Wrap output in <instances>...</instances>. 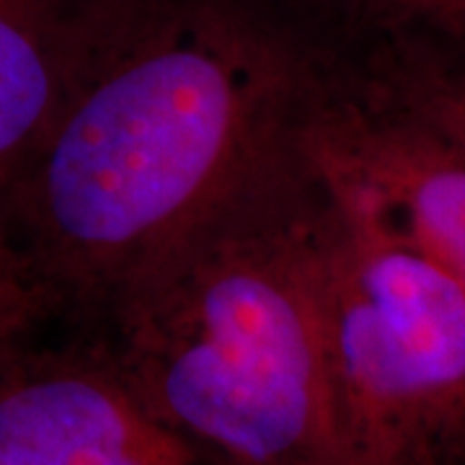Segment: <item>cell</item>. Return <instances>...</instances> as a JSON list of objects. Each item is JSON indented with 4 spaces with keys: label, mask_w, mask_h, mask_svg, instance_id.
<instances>
[{
    "label": "cell",
    "mask_w": 465,
    "mask_h": 465,
    "mask_svg": "<svg viewBox=\"0 0 465 465\" xmlns=\"http://www.w3.org/2000/svg\"><path fill=\"white\" fill-rule=\"evenodd\" d=\"M316 163L344 465H465V290L365 192Z\"/></svg>",
    "instance_id": "3"
},
{
    "label": "cell",
    "mask_w": 465,
    "mask_h": 465,
    "mask_svg": "<svg viewBox=\"0 0 465 465\" xmlns=\"http://www.w3.org/2000/svg\"><path fill=\"white\" fill-rule=\"evenodd\" d=\"M339 50L298 0H153L70 91L0 228L47 311L99 321L302 140Z\"/></svg>",
    "instance_id": "1"
},
{
    "label": "cell",
    "mask_w": 465,
    "mask_h": 465,
    "mask_svg": "<svg viewBox=\"0 0 465 465\" xmlns=\"http://www.w3.org/2000/svg\"><path fill=\"white\" fill-rule=\"evenodd\" d=\"M336 47L357 85L465 158V52L409 39Z\"/></svg>",
    "instance_id": "7"
},
{
    "label": "cell",
    "mask_w": 465,
    "mask_h": 465,
    "mask_svg": "<svg viewBox=\"0 0 465 465\" xmlns=\"http://www.w3.org/2000/svg\"><path fill=\"white\" fill-rule=\"evenodd\" d=\"M0 465H228L137 396L96 341L0 362Z\"/></svg>",
    "instance_id": "4"
},
{
    "label": "cell",
    "mask_w": 465,
    "mask_h": 465,
    "mask_svg": "<svg viewBox=\"0 0 465 465\" xmlns=\"http://www.w3.org/2000/svg\"><path fill=\"white\" fill-rule=\"evenodd\" d=\"M0 238H5V232H3V228H0ZM8 241V238H5Z\"/></svg>",
    "instance_id": "10"
},
{
    "label": "cell",
    "mask_w": 465,
    "mask_h": 465,
    "mask_svg": "<svg viewBox=\"0 0 465 465\" xmlns=\"http://www.w3.org/2000/svg\"><path fill=\"white\" fill-rule=\"evenodd\" d=\"M305 137L465 290V158L357 85L341 52Z\"/></svg>",
    "instance_id": "5"
},
{
    "label": "cell",
    "mask_w": 465,
    "mask_h": 465,
    "mask_svg": "<svg viewBox=\"0 0 465 465\" xmlns=\"http://www.w3.org/2000/svg\"><path fill=\"white\" fill-rule=\"evenodd\" d=\"M323 246L326 182L302 134L116 298L99 341L228 465H344Z\"/></svg>",
    "instance_id": "2"
},
{
    "label": "cell",
    "mask_w": 465,
    "mask_h": 465,
    "mask_svg": "<svg viewBox=\"0 0 465 465\" xmlns=\"http://www.w3.org/2000/svg\"><path fill=\"white\" fill-rule=\"evenodd\" d=\"M339 45L409 39L465 52V0H298Z\"/></svg>",
    "instance_id": "8"
},
{
    "label": "cell",
    "mask_w": 465,
    "mask_h": 465,
    "mask_svg": "<svg viewBox=\"0 0 465 465\" xmlns=\"http://www.w3.org/2000/svg\"><path fill=\"white\" fill-rule=\"evenodd\" d=\"M50 316L42 295L16 259L11 243L0 238V362L29 344L34 326Z\"/></svg>",
    "instance_id": "9"
},
{
    "label": "cell",
    "mask_w": 465,
    "mask_h": 465,
    "mask_svg": "<svg viewBox=\"0 0 465 465\" xmlns=\"http://www.w3.org/2000/svg\"><path fill=\"white\" fill-rule=\"evenodd\" d=\"M153 0H0V192L75 84Z\"/></svg>",
    "instance_id": "6"
}]
</instances>
